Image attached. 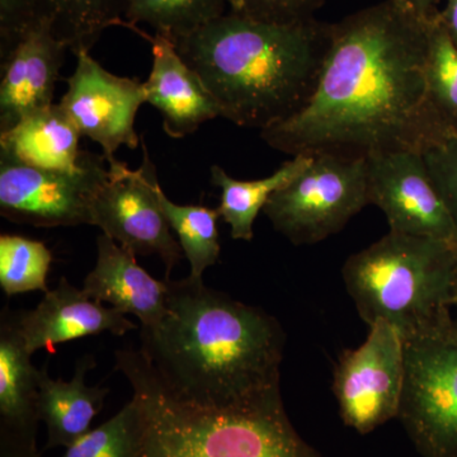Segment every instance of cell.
Here are the masks:
<instances>
[{
  "label": "cell",
  "mask_w": 457,
  "mask_h": 457,
  "mask_svg": "<svg viewBox=\"0 0 457 457\" xmlns=\"http://www.w3.org/2000/svg\"><path fill=\"white\" fill-rule=\"evenodd\" d=\"M95 361L86 357L78 363L73 380H53L44 366L38 376V418L47 427L45 449L69 447L90 431V423L104 405L108 389L88 386L84 376L95 368Z\"/></svg>",
  "instance_id": "obj_18"
},
{
  "label": "cell",
  "mask_w": 457,
  "mask_h": 457,
  "mask_svg": "<svg viewBox=\"0 0 457 457\" xmlns=\"http://www.w3.org/2000/svg\"><path fill=\"white\" fill-rule=\"evenodd\" d=\"M80 137L82 134L62 104H53L0 134V150L33 167L71 171L82 162Z\"/></svg>",
  "instance_id": "obj_19"
},
{
  "label": "cell",
  "mask_w": 457,
  "mask_h": 457,
  "mask_svg": "<svg viewBox=\"0 0 457 457\" xmlns=\"http://www.w3.org/2000/svg\"><path fill=\"white\" fill-rule=\"evenodd\" d=\"M426 78L433 104L457 131V47L440 13L427 27Z\"/></svg>",
  "instance_id": "obj_25"
},
{
  "label": "cell",
  "mask_w": 457,
  "mask_h": 457,
  "mask_svg": "<svg viewBox=\"0 0 457 457\" xmlns=\"http://www.w3.org/2000/svg\"><path fill=\"white\" fill-rule=\"evenodd\" d=\"M69 51L46 21H40L0 59V134L54 104L60 71Z\"/></svg>",
  "instance_id": "obj_13"
},
{
  "label": "cell",
  "mask_w": 457,
  "mask_h": 457,
  "mask_svg": "<svg viewBox=\"0 0 457 457\" xmlns=\"http://www.w3.org/2000/svg\"><path fill=\"white\" fill-rule=\"evenodd\" d=\"M327 0H245L239 13L275 23L302 22L314 18Z\"/></svg>",
  "instance_id": "obj_29"
},
{
  "label": "cell",
  "mask_w": 457,
  "mask_h": 457,
  "mask_svg": "<svg viewBox=\"0 0 457 457\" xmlns=\"http://www.w3.org/2000/svg\"><path fill=\"white\" fill-rule=\"evenodd\" d=\"M369 200L386 216L390 231L456 243L457 227L436 187L423 153L368 158Z\"/></svg>",
  "instance_id": "obj_12"
},
{
  "label": "cell",
  "mask_w": 457,
  "mask_h": 457,
  "mask_svg": "<svg viewBox=\"0 0 457 457\" xmlns=\"http://www.w3.org/2000/svg\"><path fill=\"white\" fill-rule=\"evenodd\" d=\"M399 420L422 457H457V341L451 326L404 342Z\"/></svg>",
  "instance_id": "obj_7"
},
{
  "label": "cell",
  "mask_w": 457,
  "mask_h": 457,
  "mask_svg": "<svg viewBox=\"0 0 457 457\" xmlns=\"http://www.w3.org/2000/svg\"><path fill=\"white\" fill-rule=\"evenodd\" d=\"M116 369L134 390L132 457H321L294 428L281 394L209 407L174 396L140 350L117 352Z\"/></svg>",
  "instance_id": "obj_4"
},
{
  "label": "cell",
  "mask_w": 457,
  "mask_h": 457,
  "mask_svg": "<svg viewBox=\"0 0 457 457\" xmlns=\"http://www.w3.org/2000/svg\"><path fill=\"white\" fill-rule=\"evenodd\" d=\"M156 195L165 218L170 228L179 237L183 253L191 264L192 278H203L204 270L213 266L220 257L219 240L218 209L200 206V204H177L165 196L159 182L156 183Z\"/></svg>",
  "instance_id": "obj_22"
},
{
  "label": "cell",
  "mask_w": 457,
  "mask_h": 457,
  "mask_svg": "<svg viewBox=\"0 0 457 457\" xmlns=\"http://www.w3.org/2000/svg\"><path fill=\"white\" fill-rule=\"evenodd\" d=\"M152 44L153 68L144 83L146 104L163 116L165 134L182 139L194 134L203 123L220 116V108L201 78L189 68L168 36L147 35L135 27Z\"/></svg>",
  "instance_id": "obj_14"
},
{
  "label": "cell",
  "mask_w": 457,
  "mask_h": 457,
  "mask_svg": "<svg viewBox=\"0 0 457 457\" xmlns=\"http://www.w3.org/2000/svg\"><path fill=\"white\" fill-rule=\"evenodd\" d=\"M82 290L89 299L139 318L143 328L156 326L165 312L167 281L153 278L137 264V255L106 234L97 237V263Z\"/></svg>",
  "instance_id": "obj_16"
},
{
  "label": "cell",
  "mask_w": 457,
  "mask_h": 457,
  "mask_svg": "<svg viewBox=\"0 0 457 457\" xmlns=\"http://www.w3.org/2000/svg\"><path fill=\"white\" fill-rule=\"evenodd\" d=\"M41 20L77 55L90 51L102 33L123 25L126 0H35Z\"/></svg>",
  "instance_id": "obj_21"
},
{
  "label": "cell",
  "mask_w": 457,
  "mask_h": 457,
  "mask_svg": "<svg viewBox=\"0 0 457 457\" xmlns=\"http://www.w3.org/2000/svg\"><path fill=\"white\" fill-rule=\"evenodd\" d=\"M53 254L38 240L20 236H0V286L7 296L42 291L49 293L47 275Z\"/></svg>",
  "instance_id": "obj_24"
},
{
  "label": "cell",
  "mask_w": 457,
  "mask_h": 457,
  "mask_svg": "<svg viewBox=\"0 0 457 457\" xmlns=\"http://www.w3.org/2000/svg\"><path fill=\"white\" fill-rule=\"evenodd\" d=\"M137 432V409L131 400L106 423L66 447L62 457H132Z\"/></svg>",
  "instance_id": "obj_26"
},
{
  "label": "cell",
  "mask_w": 457,
  "mask_h": 457,
  "mask_svg": "<svg viewBox=\"0 0 457 457\" xmlns=\"http://www.w3.org/2000/svg\"><path fill=\"white\" fill-rule=\"evenodd\" d=\"M227 5V0H126L122 27L146 23L174 41L221 17Z\"/></svg>",
  "instance_id": "obj_23"
},
{
  "label": "cell",
  "mask_w": 457,
  "mask_h": 457,
  "mask_svg": "<svg viewBox=\"0 0 457 457\" xmlns=\"http://www.w3.org/2000/svg\"><path fill=\"white\" fill-rule=\"evenodd\" d=\"M423 156L433 183L457 227V131L428 147Z\"/></svg>",
  "instance_id": "obj_27"
},
{
  "label": "cell",
  "mask_w": 457,
  "mask_h": 457,
  "mask_svg": "<svg viewBox=\"0 0 457 457\" xmlns=\"http://www.w3.org/2000/svg\"><path fill=\"white\" fill-rule=\"evenodd\" d=\"M107 164L104 155L83 150L78 170H46L0 150V213L37 228L92 225V204L106 182Z\"/></svg>",
  "instance_id": "obj_8"
},
{
  "label": "cell",
  "mask_w": 457,
  "mask_h": 457,
  "mask_svg": "<svg viewBox=\"0 0 457 457\" xmlns=\"http://www.w3.org/2000/svg\"><path fill=\"white\" fill-rule=\"evenodd\" d=\"M162 320L141 328V353L177 398L233 407L281 394L285 333L278 319L204 285L165 279Z\"/></svg>",
  "instance_id": "obj_2"
},
{
  "label": "cell",
  "mask_w": 457,
  "mask_h": 457,
  "mask_svg": "<svg viewBox=\"0 0 457 457\" xmlns=\"http://www.w3.org/2000/svg\"><path fill=\"white\" fill-rule=\"evenodd\" d=\"M428 22L396 0H384L332 23L311 101L261 131L262 139L293 156L425 153L453 132L427 86Z\"/></svg>",
  "instance_id": "obj_1"
},
{
  "label": "cell",
  "mask_w": 457,
  "mask_h": 457,
  "mask_svg": "<svg viewBox=\"0 0 457 457\" xmlns=\"http://www.w3.org/2000/svg\"><path fill=\"white\" fill-rule=\"evenodd\" d=\"M442 23L457 47V0H447L446 7L440 12Z\"/></svg>",
  "instance_id": "obj_32"
},
{
  "label": "cell",
  "mask_w": 457,
  "mask_h": 457,
  "mask_svg": "<svg viewBox=\"0 0 457 457\" xmlns=\"http://www.w3.org/2000/svg\"><path fill=\"white\" fill-rule=\"evenodd\" d=\"M396 2L425 21H431L440 13L437 9L438 0H396Z\"/></svg>",
  "instance_id": "obj_31"
},
{
  "label": "cell",
  "mask_w": 457,
  "mask_h": 457,
  "mask_svg": "<svg viewBox=\"0 0 457 457\" xmlns=\"http://www.w3.org/2000/svg\"><path fill=\"white\" fill-rule=\"evenodd\" d=\"M405 380V345L384 320L370 326L366 341L339 356L332 390L345 426L360 435L398 418Z\"/></svg>",
  "instance_id": "obj_9"
},
{
  "label": "cell",
  "mask_w": 457,
  "mask_h": 457,
  "mask_svg": "<svg viewBox=\"0 0 457 457\" xmlns=\"http://www.w3.org/2000/svg\"><path fill=\"white\" fill-rule=\"evenodd\" d=\"M41 20L35 0H0V59L8 55Z\"/></svg>",
  "instance_id": "obj_28"
},
{
  "label": "cell",
  "mask_w": 457,
  "mask_h": 457,
  "mask_svg": "<svg viewBox=\"0 0 457 457\" xmlns=\"http://www.w3.org/2000/svg\"><path fill=\"white\" fill-rule=\"evenodd\" d=\"M368 204V159L318 153L263 212L293 245H311L339 233Z\"/></svg>",
  "instance_id": "obj_6"
},
{
  "label": "cell",
  "mask_w": 457,
  "mask_h": 457,
  "mask_svg": "<svg viewBox=\"0 0 457 457\" xmlns=\"http://www.w3.org/2000/svg\"><path fill=\"white\" fill-rule=\"evenodd\" d=\"M227 3L228 7H230V11L242 12L245 0H227Z\"/></svg>",
  "instance_id": "obj_33"
},
{
  "label": "cell",
  "mask_w": 457,
  "mask_h": 457,
  "mask_svg": "<svg viewBox=\"0 0 457 457\" xmlns=\"http://www.w3.org/2000/svg\"><path fill=\"white\" fill-rule=\"evenodd\" d=\"M457 311V306H456ZM451 333H453V338L457 341V312L456 317H453V323H451Z\"/></svg>",
  "instance_id": "obj_34"
},
{
  "label": "cell",
  "mask_w": 457,
  "mask_h": 457,
  "mask_svg": "<svg viewBox=\"0 0 457 457\" xmlns=\"http://www.w3.org/2000/svg\"><path fill=\"white\" fill-rule=\"evenodd\" d=\"M26 348L33 354L40 348L82 337L110 332L123 336L137 326L116 308L89 299L83 290L62 278L55 290L45 295L33 311L13 312Z\"/></svg>",
  "instance_id": "obj_15"
},
{
  "label": "cell",
  "mask_w": 457,
  "mask_h": 457,
  "mask_svg": "<svg viewBox=\"0 0 457 457\" xmlns=\"http://www.w3.org/2000/svg\"><path fill=\"white\" fill-rule=\"evenodd\" d=\"M13 312L0 318V432L37 440L38 376Z\"/></svg>",
  "instance_id": "obj_17"
},
{
  "label": "cell",
  "mask_w": 457,
  "mask_h": 457,
  "mask_svg": "<svg viewBox=\"0 0 457 457\" xmlns=\"http://www.w3.org/2000/svg\"><path fill=\"white\" fill-rule=\"evenodd\" d=\"M0 457H41L37 441L0 432Z\"/></svg>",
  "instance_id": "obj_30"
},
{
  "label": "cell",
  "mask_w": 457,
  "mask_h": 457,
  "mask_svg": "<svg viewBox=\"0 0 457 457\" xmlns=\"http://www.w3.org/2000/svg\"><path fill=\"white\" fill-rule=\"evenodd\" d=\"M144 163L132 170L121 162L108 163L106 182L92 204V225L135 255H158L165 264V279L182 260L183 249L171 236L170 225L156 195L155 168L145 141Z\"/></svg>",
  "instance_id": "obj_10"
},
{
  "label": "cell",
  "mask_w": 457,
  "mask_h": 457,
  "mask_svg": "<svg viewBox=\"0 0 457 457\" xmlns=\"http://www.w3.org/2000/svg\"><path fill=\"white\" fill-rule=\"evenodd\" d=\"M74 73L60 104L82 137L101 145L107 163L121 146L137 149L141 143L135 119L146 104L144 83L107 71L89 51L78 53Z\"/></svg>",
  "instance_id": "obj_11"
},
{
  "label": "cell",
  "mask_w": 457,
  "mask_h": 457,
  "mask_svg": "<svg viewBox=\"0 0 457 457\" xmlns=\"http://www.w3.org/2000/svg\"><path fill=\"white\" fill-rule=\"evenodd\" d=\"M360 317L384 320L411 341L446 329L457 306V245L389 231L342 269Z\"/></svg>",
  "instance_id": "obj_5"
},
{
  "label": "cell",
  "mask_w": 457,
  "mask_h": 457,
  "mask_svg": "<svg viewBox=\"0 0 457 457\" xmlns=\"http://www.w3.org/2000/svg\"><path fill=\"white\" fill-rule=\"evenodd\" d=\"M332 40V23L255 20L230 11L171 40L201 78L221 117L260 131L311 101Z\"/></svg>",
  "instance_id": "obj_3"
},
{
  "label": "cell",
  "mask_w": 457,
  "mask_h": 457,
  "mask_svg": "<svg viewBox=\"0 0 457 457\" xmlns=\"http://www.w3.org/2000/svg\"><path fill=\"white\" fill-rule=\"evenodd\" d=\"M312 155H295L266 179L240 180L228 176L220 165H212V183L220 188V206L218 212L230 227L233 239L251 242L258 213L263 212L270 198L296 179L311 164Z\"/></svg>",
  "instance_id": "obj_20"
}]
</instances>
